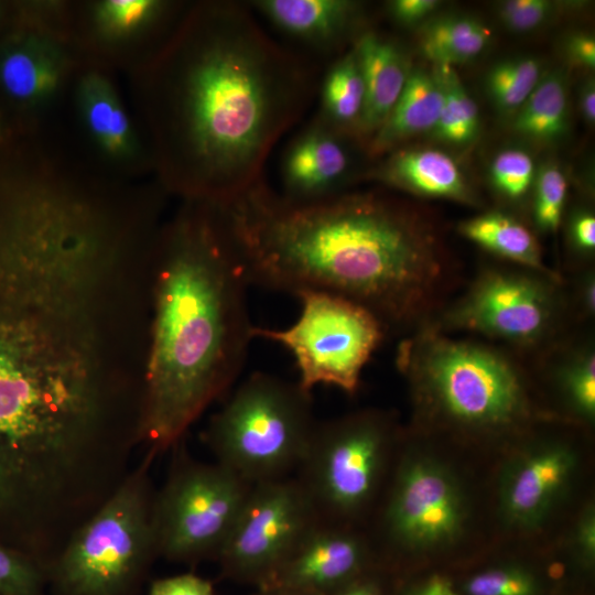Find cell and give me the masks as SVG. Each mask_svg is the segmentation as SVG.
<instances>
[{
    "mask_svg": "<svg viewBox=\"0 0 595 595\" xmlns=\"http://www.w3.org/2000/svg\"><path fill=\"white\" fill-rule=\"evenodd\" d=\"M389 445L390 430L380 415L317 421L293 475L317 522L354 528L380 486Z\"/></svg>",
    "mask_w": 595,
    "mask_h": 595,
    "instance_id": "cell-8",
    "label": "cell"
},
{
    "mask_svg": "<svg viewBox=\"0 0 595 595\" xmlns=\"http://www.w3.org/2000/svg\"><path fill=\"white\" fill-rule=\"evenodd\" d=\"M47 583L42 562L0 543V595H46Z\"/></svg>",
    "mask_w": 595,
    "mask_h": 595,
    "instance_id": "cell-30",
    "label": "cell"
},
{
    "mask_svg": "<svg viewBox=\"0 0 595 595\" xmlns=\"http://www.w3.org/2000/svg\"><path fill=\"white\" fill-rule=\"evenodd\" d=\"M533 162L521 150H506L493 161L490 174L495 186L509 197L523 195L533 180Z\"/></svg>",
    "mask_w": 595,
    "mask_h": 595,
    "instance_id": "cell-33",
    "label": "cell"
},
{
    "mask_svg": "<svg viewBox=\"0 0 595 595\" xmlns=\"http://www.w3.org/2000/svg\"><path fill=\"white\" fill-rule=\"evenodd\" d=\"M190 2L173 0L67 1V32L83 63L128 75L170 36Z\"/></svg>",
    "mask_w": 595,
    "mask_h": 595,
    "instance_id": "cell-14",
    "label": "cell"
},
{
    "mask_svg": "<svg viewBox=\"0 0 595 595\" xmlns=\"http://www.w3.org/2000/svg\"><path fill=\"white\" fill-rule=\"evenodd\" d=\"M155 181L225 206L263 180L277 142L318 93V67L262 30L241 1L190 2L162 46L126 75Z\"/></svg>",
    "mask_w": 595,
    "mask_h": 595,
    "instance_id": "cell-1",
    "label": "cell"
},
{
    "mask_svg": "<svg viewBox=\"0 0 595 595\" xmlns=\"http://www.w3.org/2000/svg\"><path fill=\"white\" fill-rule=\"evenodd\" d=\"M580 107L584 119L588 123L595 121V84L593 79H587L580 93Z\"/></svg>",
    "mask_w": 595,
    "mask_h": 595,
    "instance_id": "cell-43",
    "label": "cell"
},
{
    "mask_svg": "<svg viewBox=\"0 0 595 595\" xmlns=\"http://www.w3.org/2000/svg\"><path fill=\"white\" fill-rule=\"evenodd\" d=\"M534 577L520 569H493L469 578L467 595H536Z\"/></svg>",
    "mask_w": 595,
    "mask_h": 595,
    "instance_id": "cell-32",
    "label": "cell"
},
{
    "mask_svg": "<svg viewBox=\"0 0 595 595\" xmlns=\"http://www.w3.org/2000/svg\"><path fill=\"white\" fill-rule=\"evenodd\" d=\"M354 50L365 87L358 136H368L369 142L396 105L412 66L396 41L372 30L356 41Z\"/></svg>",
    "mask_w": 595,
    "mask_h": 595,
    "instance_id": "cell-21",
    "label": "cell"
},
{
    "mask_svg": "<svg viewBox=\"0 0 595 595\" xmlns=\"http://www.w3.org/2000/svg\"><path fill=\"white\" fill-rule=\"evenodd\" d=\"M250 9L281 34L322 56L354 45L368 30L360 28L364 6L350 0H255Z\"/></svg>",
    "mask_w": 595,
    "mask_h": 595,
    "instance_id": "cell-18",
    "label": "cell"
},
{
    "mask_svg": "<svg viewBox=\"0 0 595 595\" xmlns=\"http://www.w3.org/2000/svg\"><path fill=\"white\" fill-rule=\"evenodd\" d=\"M401 366L422 378L440 407L472 425H505L524 408V394L513 368L483 346L434 339L423 354L403 348Z\"/></svg>",
    "mask_w": 595,
    "mask_h": 595,
    "instance_id": "cell-11",
    "label": "cell"
},
{
    "mask_svg": "<svg viewBox=\"0 0 595 595\" xmlns=\"http://www.w3.org/2000/svg\"><path fill=\"white\" fill-rule=\"evenodd\" d=\"M257 595H285L280 592L271 591V589H259Z\"/></svg>",
    "mask_w": 595,
    "mask_h": 595,
    "instance_id": "cell-46",
    "label": "cell"
},
{
    "mask_svg": "<svg viewBox=\"0 0 595 595\" xmlns=\"http://www.w3.org/2000/svg\"><path fill=\"white\" fill-rule=\"evenodd\" d=\"M566 195V180L555 165L543 166L536 183V219L544 230H555L560 224Z\"/></svg>",
    "mask_w": 595,
    "mask_h": 595,
    "instance_id": "cell-31",
    "label": "cell"
},
{
    "mask_svg": "<svg viewBox=\"0 0 595 595\" xmlns=\"http://www.w3.org/2000/svg\"><path fill=\"white\" fill-rule=\"evenodd\" d=\"M220 209L250 285L338 294L382 323L408 315L432 270L409 215L375 194L294 203L261 180Z\"/></svg>",
    "mask_w": 595,
    "mask_h": 595,
    "instance_id": "cell-4",
    "label": "cell"
},
{
    "mask_svg": "<svg viewBox=\"0 0 595 595\" xmlns=\"http://www.w3.org/2000/svg\"><path fill=\"white\" fill-rule=\"evenodd\" d=\"M152 255L153 321L139 440L175 445L236 381L252 338L241 258L220 207L183 202Z\"/></svg>",
    "mask_w": 595,
    "mask_h": 595,
    "instance_id": "cell-2",
    "label": "cell"
},
{
    "mask_svg": "<svg viewBox=\"0 0 595 595\" xmlns=\"http://www.w3.org/2000/svg\"><path fill=\"white\" fill-rule=\"evenodd\" d=\"M553 7L547 0H508L499 4L498 15L509 30L528 32L547 21Z\"/></svg>",
    "mask_w": 595,
    "mask_h": 595,
    "instance_id": "cell-34",
    "label": "cell"
},
{
    "mask_svg": "<svg viewBox=\"0 0 595 595\" xmlns=\"http://www.w3.org/2000/svg\"><path fill=\"white\" fill-rule=\"evenodd\" d=\"M459 316L472 328L526 340L542 331L548 309L533 282L517 275L490 274L475 288Z\"/></svg>",
    "mask_w": 595,
    "mask_h": 595,
    "instance_id": "cell-19",
    "label": "cell"
},
{
    "mask_svg": "<svg viewBox=\"0 0 595 595\" xmlns=\"http://www.w3.org/2000/svg\"><path fill=\"white\" fill-rule=\"evenodd\" d=\"M566 51L571 60L576 64L594 68L595 66V40L589 34L578 33L567 41Z\"/></svg>",
    "mask_w": 595,
    "mask_h": 595,
    "instance_id": "cell-39",
    "label": "cell"
},
{
    "mask_svg": "<svg viewBox=\"0 0 595 595\" xmlns=\"http://www.w3.org/2000/svg\"><path fill=\"white\" fill-rule=\"evenodd\" d=\"M351 137L315 116L283 151L280 195L309 203L346 193L357 165Z\"/></svg>",
    "mask_w": 595,
    "mask_h": 595,
    "instance_id": "cell-17",
    "label": "cell"
},
{
    "mask_svg": "<svg viewBox=\"0 0 595 595\" xmlns=\"http://www.w3.org/2000/svg\"><path fill=\"white\" fill-rule=\"evenodd\" d=\"M569 387L576 405L586 414L595 411V364L588 357L570 377Z\"/></svg>",
    "mask_w": 595,
    "mask_h": 595,
    "instance_id": "cell-36",
    "label": "cell"
},
{
    "mask_svg": "<svg viewBox=\"0 0 595 595\" xmlns=\"http://www.w3.org/2000/svg\"><path fill=\"white\" fill-rule=\"evenodd\" d=\"M439 6L436 0H393L387 3V12L396 23L411 26L432 14Z\"/></svg>",
    "mask_w": 595,
    "mask_h": 595,
    "instance_id": "cell-38",
    "label": "cell"
},
{
    "mask_svg": "<svg viewBox=\"0 0 595 595\" xmlns=\"http://www.w3.org/2000/svg\"><path fill=\"white\" fill-rule=\"evenodd\" d=\"M489 40V30L480 21L464 15H447L424 26L420 34V47L435 65L453 66L478 56Z\"/></svg>",
    "mask_w": 595,
    "mask_h": 595,
    "instance_id": "cell-26",
    "label": "cell"
},
{
    "mask_svg": "<svg viewBox=\"0 0 595 595\" xmlns=\"http://www.w3.org/2000/svg\"><path fill=\"white\" fill-rule=\"evenodd\" d=\"M578 545L583 554L593 560L595 554V519L593 511H588L582 519L578 533Z\"/></svg>",
    "mask_w": 595,
    "mask_h": 595,
    "instance_id": "cell-40",
    "label": "cell"
},
{
    "mask_svg": "<svg viewBox=\"0 0 595 595\" xmlns=\"http://www.w3.org/2000/svg\"><path fill=\"white\" fill-rule=\"evenodd\" d=\"M127 476L47 569L54 595H131L156 555L147 469Z\"/></svg>",
    "mask_w": 595,
    "mask_h": 595,
    "instance_id": "cell-6",
    "label": "cell"
},
{
    "mask_svg": "<svg viewBox=\"0 0 595 595\" xmlns=\"http://www.w3.org/2000/svg\"><path fill=\"white\" fill-rule=\"evenodd\" d=\"M567 84L560 71L542 75L527 100L517 110L513 127L540 141H553L567 129Z\"/></svg>",
    "mask_w": 595,
    "mask_h": 595,
    "instance_id": "cell-25",
    "label": "cell"
},
{
    "mask_svg": "<svg viewBox=\"0 0 595 595\" xmlns=\"http://www.w3.org/2000/svg\"><path fill=\"white\" fill-rule=\"evenodd\" d=\"M19 13V1L0 0V36L17 22Z\"/></svg>",
    "mask_w": 595,
    "mask_h": 595,
    "instance_id": "cell-44",
    "label": "cell"
},
{
    "mask_svg": "<svg viewBox=\"0 0 595 595\" xmlns=\"http://www.w3.org/2000/svg\"><path fill=\"white\" fill-rule=\"evenodd\" d=\"M251 486L217 462L182 456L153 498L156 555L186 563L216 559Z\"/></svg>",
    "mask_w": 595,
    "mask_h": 595,
    "instance_id": "cell-10",
    "label": "cell"
},
{
    "mask_svg": "<svg viewBox=\"0 0 595 595\" xmlns=\"http://www.w3.org/2000/svg\"><path fill=\"white\" fill-rule=\"evenodd\" d=\"M316 522L293 476L252 485L216 558L224 576L264 587Z\"/></svg>",
    "mask_w": 595,
    "mask_h": 595,
    "instance_id": "cell-13",
    "label": "cell"
},
{
    "mask_svg": "<svg viewBox=\"0 0 595 595\" xmlns=\"http://www.w3.org/2000/svg\"><path fill=\"white\" fill-rule=\"evenodd\" d=\"M316 423L311 392L257 371L213 415L205 440L215 462L255 485L292 477Z\"/></svg>",
    "mask_w": 595,
    "mask_h": 595,
    "instance_id": "cell-5",
    "label": "cell"
},
{
    "mask_svg": "<svg viewBox=\"0 0 595 595\" xmlns=\"http://www.w3.org/2000/svg\"><path fill=\"white\" fill-rule=\"evenodd\" d=\"M318 93L316 117L339 131L358 137L365 87L354 46L331 65L320 83Z\"/></svg>",
    "mask_w": 595,
    "mask_h": 595,
    "instance_id": "cell-24",
    "label": "cell"
},
{
    "mask_svg": "<svg viewBox=\"0 0 595 595\" xmlns=\"http://www.w3.org/2000/svg\"><path fill=\"white\" fill-rule=\"evenodd\" d=\"M368 558V544L354 528L316 522L259 589L334 595L363 575Z\"/></svg>",
    "mask_w": 595,
    "mask_h": 595,
    "instance_id": "cell-16",
    "label": "cell"
},
{
    "mask_svg": "<svg viewBox=\"0 0 595 595\" xmlns=\"http://www.w3.org/2000/svg\"><path fill=\"white\" fill-rule=\"evenodd\" d=\"M462 232L474 242L502 257L529 267H540V252L534 237L520 223L498 213L467 220Z\"/></svg>",
    "mask_w": 595,
    "mask_h": 595,
    "instance_id": "cell-27",
    "label": "cell"
},
{
    "mask_svg": "<svg viewBox=\"0 0 595 595\" xmlns=\"http://www.w3.org/2000/svg\"><path fill=\"white\" fill-rule=\"evenodd\" d=\"M541 77L538 60L516 57L496 64L487 74L486 87L495 105L510 112L522 106Z\"/></svg>",
    "mask_w": 595,
    "mask_h": 595,
    "instance_id": "cell-29",
    "label": "cell"
},
{
    "mask_svg": "<svg viewBox=\"0 0 595 595\" xmlns=\"http://www.w3.org/2000/svg\"><path fill=\"white\" fill-rule=\"evenodd\" d=\"M575 456L563 446L521 456L506 472L500 504L506 519L520 527L537 526L567 484Z\"/></svg>",
    "mask_w": 595,
    "mask_h": 595,
    "instance_id": "cell-20",
    "label": "cell"
},
{
    "mask_svg": "<svg viewBox=\"0 0 595 595\" xmlns=\"http://www.w3.org/2000/svg\"><path fill=\"white\" fill-rule=\"evenodd\" d=\"M464 522V500L454 477L440 464L407 457L394 473L382 511L386 540L421 550L454 540Z\"/></svg>",
    "mask_w": 595,
    "mask_h": 595,
    "instance_id": "cell-15",
    "label": "cell"
},
{
    "mask_svg": "<svg viewBox=\"0 0 595 595\" xmlns=\"http://www.w3.org/2000/svg\"><path fill=\"white\" fill-rule=\"evenodd\" d=\"M408 595H456L450 581L433 576L422 586L415 588Z\"/></svg>",
    "mask_w": 595,
    "mask_h": 595,
    "instance_id": "cell-42",
    "label": "cell"
},
{
    "mask_svg": "<svg viewBox=\"0 0 595 595\" xmlns=\"http://www.w3.org/2000/svg\"><path fill=\"white\" fill-rule=\"evenodd\" d=\"M298 320L286 328L252 327V338L280 344L293 356L298 383L311 392L328 385L354 393L382 338V323L364 305L325 291H301Z\"/></svg>",
    "mask_w": 595,
    "mask_h": 595,
    "instance_id": "cell-9",
    "label": "cell"
},
{
    "mask_svg": "<svg viewBox=\"0 0 595 595\" xmlns=\"http://www.w3.org/2000/svg\"><path fill=\"white\" fill-rule=\"evenodd\" d=\"M575 241L585 249L595 246V218L589 214L581 215L574 223Z\"/></svg>",
    "mask_w": 595,
    "mask_h": 595,
    "instance_id": "cell-41",
    "label": "cell"
},
{
    "mask_svg": "<svg viewBox=\"0 0 595 595\" xmlns=\"http://www.w3.org/2000/svg\"><path fill=\"white\" fill-rule=\"evenodd\" d=\"M37 149H48V150L61 151V152H64V153H67V154L72 155L73 158L77 159L79 162L85 164L79 158H77L74 153H72L66 148L61 147V145L55 144V143H50V142H28V143L19 144V145H15L13 148H10V149H8L6 151L0 152V155L10 156V155H13V154H17V153H22V152H25V151L37 150ZM85 165L87 167H89L87 164H85ZM90 170H93V169H90ZM93 171H95V170H93ZM96 173H98V172H96ZM98 174H100V173H98ZM100 175H102V174H100ZM115 181H117V180H115ZM119 182H122V181H119ZM122 183H127L132 188L134 195L138 198V202H139L141 208H142L144 218H145V220L148 221V224L150 226L151 236L153 237V235L155 234L154 230L156 231V229H158V217H159V212H160L158 201L152 196V194L143 185H141L139 183H133V182H122ZM152 237H151V239H152Z\"/></svg>",
    "mask_w": 595,
    "mask_h": 595,
    "instance_id": "cell-35",
    "label": "cell"
},
{
    "mask_svg": "<svg viewBox=\"0 0 595 595\" xmlns=\"http://www.w3.org/2000/svg\"><path fill=\"white\" fill-rule=\"evenodd\" d=\"M17 137H20V133L0 107V150Z\"/></svg>",
    "mask_w": 595,
    "mask_h": 595,
    "instance_id": "cell-45",
    "label": "cell"
},
{
    "mask_svg": "<svg viewBox=\"0 0 595 595\" xmlns=\"http://www.w3.org/2000/svg\"><path fill=\"white\" fill-rule=\"evenodd\" d=\"M387 183L441 197L466 198L468 188L456 162L436 150H400L376 171Z\"/></svg>",
    "mask_w": 595,
    "mask_h": 595,
    "instance_id": "cell-23",
    "label": "cell"
},
{
    "mask_svg": "<svg viewBox=\"0 0 595 595\" xmlns=\"http://www.w3.org/2000/svg\"><path fill=\"white\" fill-rule=\"evenodd\" d=\"M433 73L443 95L441 111L433 131L440 139L451 143L472 141L479 129L477 105L467 94L453 66L435 65Z\"/></svg>",
    "mask_w": 595,
    "mask_h": 595,
    "instance_id": "cell-28",
    "label": "cell"
},
{
    "mask_svg": "<svg viewBox=\"0 0 595 595\" xmlns=\"http://www.w3.org/2000/svg\"><path fill=\"white\" fill-rule=\"evenodd\" d=\"M116 75L83 63L61 116L67 126L58 125L71 147L95 171L116 180L140 181L153 173L152 156Z\"/></svg>",
    "mask_w": 595,
    "mask_h": 595,
    "instance_id": "cell-12",
    "label": "cell"
},
{
    "mask_svg": "<svg viewBox=\"0 0 595 595\" xmlns=\"http://www.w3.org/2000/svg\"><path fill=\"white\" fill-rule=\"evenodd\" d=\"M101 363L52 324L0 306V542L28 549L93 475ZM73 502V501H72Z\"/></svg>",
    "mask_w": 595,
    "mask_h": 595,
    "instance_id": "cell-3",
    "label": "cell"
},
{
    "mask_svg": "<svg viewBox=\"0 0 595 595\" xmlns=\"http://www.w3.org/2000/svg\"><path fill=\"white\" fill-rule=\"evenodd\" d=\"M148 595H214V591L208 580L188 573L156 580Z\"/></svg>",
    "mask_w": 595,
    "mask_h": 595,
    "instance_id": "cell-37",
    "label": "cell"
},
{
    "mask_svg": "<svg viewBox=\"0 0 595 595\" xmlns=\"http://www.w3.org/2000/svg\"><path fill=\"white\" fill-rule=\"evenodd\" d=\"M442 101V89L434 73L412 67L396 105L369 140L368 153H385L418 133L433 130Z\"/></svg>",
    "mask_w": 595,
    "mask_h": 595,
    "instance_id": "cell-22",
    "label": "cell"
},
{
    "mask_svg": "<svg viewBox=\"0 0 595 595\" xmlns=\"http://www.w3.org/2000/svg\"><path fill=\"white\" fill-rule=\"evenodd\" d=\"M17 22L0 36V107L20 136L60 122L83 64L67 32V1H19Z\"/></svg>",
    "mask_w": 595,
    "mask_h": 595,
    "instance_id": "cell-7",
    "label": "cell"
}]
</instances>
